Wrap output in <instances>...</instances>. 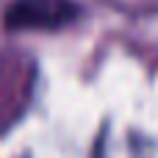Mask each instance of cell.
<instances>
[{"mask_svg": "<svg viewBox=\"0 0 158 158\" xmlns=\"http://www.w3.org/2000/svg\"><path fill=\"white\" fill-rule=\"evenodd\" d=\"M83 17L78 0H8L3 28L8 33H56Z\"/></svg>", "mask_w": 158, "mask_h": 158, "instance_id": "1", "label": "cell"}]
</instances>
